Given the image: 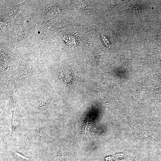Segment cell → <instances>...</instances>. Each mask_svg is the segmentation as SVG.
Segmentation results:
<instances>
[{
  "label": "cell",
  "mask_w": 161,
  "mask_h": 161,
  "mask_svg": "<svg viewBox=\"0 0 161 161\" xmlns=\"http://www.w3.org/2000/svg\"><path fill=\"white\" fill-rule=\"evenodd\" d=\"M119 156V159L123 160H134L135 158V157L134 156L127 155L124 153L121 154Z\"/></svg>",
  "instance_id": "6da1fadb"
},
{
  "label": "cell",
  "mask_w": 161,
  "mask_h": 161,
  "mask_svg": "<svg viewBox=\"0 0 161 161\" xmlns=\"http://www.w3.org/2000/svg\"><path fill=\"white\" fill-rule=\"evenodd\" d=\"M101 39L104 43L106 45L107 47H109L110 45L109 41L107 38L104 36L102 35L101 36Z\"/></svg>",
  "instance_id": "7a4b0ae2"
}]
</instances>
